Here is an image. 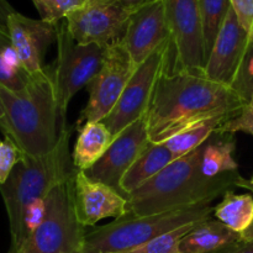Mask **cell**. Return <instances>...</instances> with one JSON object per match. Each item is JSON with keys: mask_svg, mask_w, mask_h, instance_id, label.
Wrapping results in <instances>:
<instances>
[{"mask_svg": "<svg viewBox=\"0 0 253 253\" xmlns=\"http://www.w3.org/2000/svg\"><path fill=\"white\" fill-rule=\"evenodd\" d=\"M172 59L173 54L146 113L151 142L163 143L179 131L210 119L227 120L247 103L231 86L174 68Z\"/></svg>", "mask_w": 253, "mask_h": 253, "instance_id": "1", "label": "cell"}, {"mask_svg": "<svg viewBox=\"0 0 253 253\" xmlns=\"http://www.w3.org/2000/svg\"><path fill=\"white\" fill-rule=\"evenodd\" d=\"M203 146V145H202ZM202 146L169 166L127 197L125 216H147L170 210L210 205L232 188H239V172L207 178L200 170Z\"/></svg>", "mask_w": 253, "mask_h": 253, "instance_id": "2", "label": "cell"}, {"mask_svg": "<svg viewBox=\"0 0 253 253\" xmlns=\"http://www.w3.org/2000/svg\"><path fill=\"white\" fill-rule=\"evenodd\" d=\"M5 111V138L12 141L24 155L41 157L54 150L61 133L62 119L48 67L31 76L20 93L0 86Z\"/></svg>", "mask_w": 253, "mask_h": 253, "instance_id": "3", "label": "cell"}, {"mask_svg": "<svg viewBox=\"0 0 253 253\" xmlns=\"http://www.w3.org/2000/svg\"><path fill=\"white\" fill-rule=\"evenodd\" d=\"M72 126L62 123L58 142L52 152L41 157L22 158L14 167L9 178L0 185V194L9 219L11 242L19 235L22 214L31 202L47 198L56 185L71 178L76 172L71 155Z\"/></svg>", "mask_w": 253, "mask_h": 253, "instance_id": "4", "label": "cell"}, {"mask_svg": "<svg viewBox=\"0 0 253 253\" xmlns=\"http://www.w3.org/2000/svg\"><path fill=\"white\" fill-rule=\"evenodd\" d=\"M211 205L170 210L147 216H123L86 231L81 253H120L136 249L185 225L209 219Z\"/></svg>", "mask_w": 253, "mask_h": 253, "instance_id": "5", "label": "cell"}, {"mask_svg": "<svg viewBox=\"0 0 253 253\" xmlns=\"http://www.w3.org/2000/svg\"><path fill=\"white\" fill-rule=\"evenodd\" d=\"M74 175V174H73ZM73 175L56 185L47 195V211L42 224L16 249L7 253H81L86 229L74 210Z\"/></svg>", "mask_w": 253, "mask_h": 253, "instance_id": "6", "label": "cell"}, {"mask_svg": "<svg viewBox=\"0 0 253 253\" xmlns=\"http://www.w3.org/2000/svg\"><path fill=\"white\" fill-rule=\"evenodd\" d=\"M57 57L48 67L62 119L73 96L93 82L103 67L108 47L81 44L68 32L64 20L57 24Z\"/></svg>", "mask_w": 253, "mask_h": 253, "instance_id": "7", "label": "cell"}, {"mask_svg": "<svg viewBox=\"0 0 253 253\" xmlns=\"http://www.w3.org/2000/svg\"><path fill=\"white\" fill-rule=\"evenodd\" d=\"M172 54V40H169L136 67L115 108L101 120L113 137L146 115L158 79Z\"/></svg>", "mask_w": 253, "mask_h": 253, "instance_id": "8", "label": "cell"}, {"mask_svg": "<svg viewBox=\"0 0 253 253\" xmlns=\"http://www.w3.org/2000/svg\"><path fill=\"white\" fill-rule=\"evenodd\" d=\"M172 37V66L204 76L207 62L204 29L198 0H163Z\"/></svg>", "mask_w": 253, "mask_h": 253, "instance_id": "9", "label": "cell"}, {"mask_svg": "<svg viewBox=\"0 0 253 253\" xmlns=\"http://www.w3.org/2000/svg\"><path fill=\"white\" fill-rule=\"evenodd\" d=\"M135 69L120 42L108 47L103 67L88 86L89 100L77 120V130L86 123L101 121L111 113Z\"/></svg>", "mask_w": 253, "mask_h": 253, "instance_id": "10", "label": "cell"}, {"mask_svg": "<svg viewBox=\"0 0 253 253\" xmlns=\"http://www.w3.org/2000/svg\"><path fill=\"white\" fill-rule=\"evenodd\" d=\"M131 14L109 0H88L83 6L69 12L64 21L78 43L110 47L123 40Z\"/></svg>", "mask_w": 253, "mask_h": 253, "instance_id": "11", "label": "cell"}, {"mask_svg": "<svg viewBox=\"0 0 253 253\" xmlns=\"http://www.w3.org/2000/svg\"><path fill=\"white\" fill-rule=\"evenodd\" d=\"M251 48L249 34L240 25L234 9L230 7L207 57L204 77L234 88L244 73Z\"/></svg>", "mask_w": 253, "mask_h": 253, "instance_id": "12", "label": "cell"}, {"mask_svg": "<svg viewBox=\"0 0 253 253\" xmlns=\"http://www.w3.org/2000/svg\"><path fill=\"white\" fill-rule=\"evenodd\" d=\"M150 142L145 115L116 135L103 157L84 173L90 179L104 183L123 194L124 175Z\"/></svg>", "mask_w": 253, "mask_h": 253, "instance_id": "13", "label": "cell"}, {"mask_svg": "<svg viewBox=\"0 0 253 253\" xmlns=\"http://www.w3.org/2000/svg\"><path fill=\"white\" fill-rule=\"evenodd\" d=\"M172 40L163 0H153L131 14L120 43L137 67L162 44Z\"/></svg>", "mask_w": 253, "mask_h": 253, "instance_id": "14", "label": "cell"}, {"mask_svg": "<svg viewBox=\"0 0 253 253\" xmlns=\"http://www.w3.org/2000/svg\"><path fill=\"white\" fill-rule=\"evenodd\" d=\"M72 194L77 219L85 229L108 217L119 219L127 214V198L104 183L90 179L83 170L74 172Z\"/></svg>", "mask_w": 253, "mask_h": 253, "instance_id": "15", "label": "cell"}, {"mask_svg": "<svg viewBox=\"0 0 253 253\" xmlns=\"http://www.w3.org/2000/svg\"><path fill=\"white\" fill-rule=\"evenodd\" d=\"M7 30L25 71L30 76L44 71V57L48 47L56 41L57 24L31 19L14 11L7 19Z\"/></svg>", "mask_w": 253, "mask_h": 253, "instance_id": "16", "label": "cell"}, {"mask_svg": "<svg viewBox=\"0 0 253 253\" xmlns=\"http://www.w3.org/2000/svg\"><path fill=\"white\" fill-rule=\"evenodd\" d=\"M242 241L219 220L200 221L180 240L179 253H220Z\"/></svg>", "mask_w": 253, "mask_h": 253, "instance_id": "17", "label": "cell"}, {"mask_svg": "<svg viewBox=\"0 0 253 253\" xmlns=\"http://www.w3.org/2000/svg\"><path fill=\"white\" fill-rule=\"evenodd\" d=\"M173 161L174 157L165 143L150 142L121 180V192L124 197L127 198L136 192L138 188L162 172Z\"/></svg>", "mask_w": 253, "mask_h": 253, "instance_id": "18", "label": "cell"}, {"mask_svg": "<svg viewBox=\"0 0 253 253\" xmlns=\"http://www.w3.org/2000/svg\"><path fill=\"white\" fill-rule=\"evenodd\" d=\"M113 135L103 121L86 123L78 128V137L72 152L77 170H88L104 156L113 141Z\"/></svg>", "mask_w": 253, "mask_h": 253, "instance_id": "19", "label": "cell"}, {"mask_svg": "<svg viewBox=\"0 0 253 253\" xmlns=\"http://www.w3.org/2000/svg\"><path fill=\"white\" fill-rule=\"evenodd\" d=\"M216 220L226 225L239 235L242 241L253 239V197L251 194H236L229 190L214 208Z\"/></svg>", "mask_w": 253, "mask_h": 253, "instance_id": "20", "label": "cell"}, {"mask_svg": "<svg viewBox=\"0 0 253 253\" xmlns=\"http://www.w3.org/2000/svg\"><path fill=\"white\" fill-rule=\"evenodd\" d=\"M235 142L231 133L215 131L202 146L200 170L207 178H216L227 173L239 172V165L234 158Z\"/></svg>", "mask_w": 253, "mask_h": 253, "instance_id": "21", "label": "cell"}, {"mask_svg": "<svg viewBox=\"0 0 253 253\" xmlns=\"http://www.w3.org/2000/svg\"><path fill=\"white\" fill-rule=\"evenodd\" d=\"M30 79L31 76L22 67L9 32L0 31V86L20 93L29 85Z\"/></svg>", "mask_w": 253, "mask_h": 253, "instance_id": "22", "label": "cell"}, {"mask_svg": "<svg viewBox=\"0 0 253 253\" xmlns=\"http://www.w3.org/2000/svg\"><path fill=\"white\" fill-rule=\"evenodd\" d=\"M226 120L221 118H214L210 119V120L202 121V123H198L195 125H192L189 127L184 128V130L179 131V132L173 135L172 137L168 138L163 143L170 151L174 160H178V158L193 152L198 147L204 145L205 141Z\"/></svg>", "mask_w": 253, "mask_h": 253, "instance_id": "23", "label": "cell"}, {"mask_svg": "<svg viewBox=\"0 0 253 253\" xmlns=\"http://www.w3.org/2000/svg\"><path fill=\"white\" fill-rule=\"evenodd\" d=\"M204 29V42L207 57L216 40L222 22L231 7L230 0H198Z\"/></svg>", "mask_w": 253, "mask_h": 253, "instance_id": "24", "label": "cell"}, {"mask_svg": "<svg viewBox=\"0 0 253 253\" xmlns=\"http://www.w3.org/2000/svg\"><path fill=\"white\" fill-rule=\"evenodd\" d=\"M197 224L185 225V226L179 227V229L167 232V234L162 235V236L157 237V239L152 240L147 244L141 245L136 249L120 253H179L178 246H179L180 240Z\"/></svg>", "mask_w": 253, "mask_h": 253, "instance_id": "25", "label": "cell"}, {"mask_svg": "<svg viewBox=\"0 0 253 253\" xmlns=\"http://www.w3.org/2000/svg\"><path fill=\"white\" fill-rule=\"evenodd\" d=\"M39 11L41 20L58 24L69 12L83 6L88 0H31Z\"/></svg>", "mask_w": 253, "mask_h": 253, "instance_id": "26", "label": "cell"}, {"mask_svg": "<svg viewBox=\"0 0 253 253\" xmlns=\"http://www.w3.org/2000/svg\"><path fill=\"white\" fill-rule=\"evenodd\" d=\"M216 132L231 135L235 132H246L253 136V98L242 106L239 113L222 123L217 127Z\"/></svg>", "mask_w": 253, "mask_h": 253, "instance_id": "27", "label": "cell"}, {"mask_svg": "<svg viewBox=\"0 0 253 253\" xmlns=\"http://www.w3.org/2000/svg\"><path fill=\"white\" fill-rule=\"evenodd\" d=\"M22 152L12 141L0 140V185L4 184L15 166L21 161Z\"/></svg>", "mask_w": 253, "mask_h": 253, "instance_id": "28", "label": "cell"}, {"mask_svg": "<svg viewBox=\"0 0 253 253\" xmlns=\"http://www.w3.org/2000/svg\"><path fill=\"white\" fill-rule=\"evenodd\" d=\"M240 25L249 34L253 47V0H230Z\"/></svg>", "mask_w": 253, "mask_h": 253, "instance_id": "29", "label": "cell"}, {"mask_svg": "<svg viewBox=\"0 0 253 253\" xmlns=\"http://www.w3.org/2000/svg\"><path fill=\"white\" fill-rule=\"evenodd\" d=\"M14 11H16V10L10 5L7 0H0V31L9 32V30H7V19Z\"/></svg>", "mask_w": 253, "mask_h": 253, "instance_id": "30", "label": "cell"}, {"mask_svg": "<svg viewBox=\"0 0 253 253\" xmlns=\"http://www.w3.org/2000/svg\"><path fill=\"white\" fill-rule=\"evenodd\" d=\"M109 1L116 2V4L121 5V6L125 7L130 12H133L137 9H140V7H142L143 5L153 1V0H109Z\"/></svg>", "mask_w": 253, "mask_h": 253, "instance_id": "31", "label": "cell"}, {"mask_svg": "<svg viewBox=\"0 0 253 253\" xmlns=\"http://www.w3.org/2000/svg\"><path fill=\"white\" fill-rule=\"evenodd\" d=\"M220 253H253V239L249 241H240L239 244L234 245Z\"/></svg>", "mask_w": 253, "mask_h": 253, "instance_id": "32", "label": "cell"}, {"mask_svg": "<svg viewBox=\"0 0 253 253\" xmlns=\"http://www.w3.org/2000/svg\"><path fill=\"white\" fill-rule=\"evenodd\" d=\"M239 188H245V189L250 190V192L253 194V177L251 179H245V178L242 177L241 182H240L239 184Z\"/></svg>", "mask_w": 253, "mask_h": 253, "instance_id": "33", "label": "cell"}, {"mask_svg": "<svg viewBox=\"0 0 253 253\" xmlns=\"http://www.w3.org/2000/svg\"><path fill=\"white\" fill-rule=\"evenodd\" d=\"M0 131H1L2 133H4L5 131V111L1 100H0Z\"/></svg>", "mask_w": 253, "mask_h": 253, "instance_id": "34", "label": "cell"}, {"mask_svg": "<svg viewBox=\"0 0 253 253\" xmlns=\"http://www.w3.org/2000/svg\"><path fill=\"white\" fill-rule=\"evenodd\" d=\"M245 95H246L247 100L253 98V82H250L246 86V90H245Z\"/></svg>", "mask_w": 253, "mask_h": 253, "instance_id": "35", "label": "cell"}]
</instances>
